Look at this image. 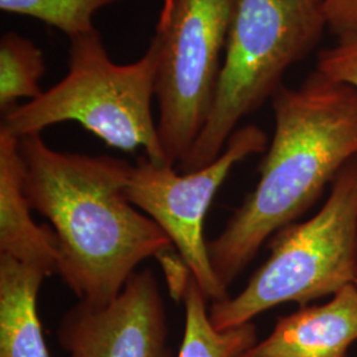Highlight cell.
Segmentation results:
<instances>
[{
  "label": "cell",
  "instance_id": "6da1fadb",
  "mask_svg": "<svg viewBox=\"0 0 357 357\" xmlns=\"http://www.w3.org/2000/svg\"><path fill=\"white\" fill-rule=\"evenodd\" d=\"M19 138L28 203L51 222L57 273L78 301L109 305L139 264L174 249L165 230L125 195L131 163L56 151L40 132Z\"/></svg>",
  "mask_w": 357,
  "mask_h": 357
},
{
  "label": "cell",
  "instance_id": "7a4b0ae2",
  "mask_svg": "<svg viewBox=\"0 0 357 357\" xmlns=\"http://www.w3.org/2000/svg\"><path fill=\"white\" fill-rule=\"evenodd\" d=\"M275 130L255 190L208 252L228 289L278 230L296 222L357 156V91L312 72L273 96Z\"/></svg>",
  "mask_w": 357,
  "mask_h": 357
},
{
  "label": "cell",
  "instance_id": "3957f363",
  "mask_svg": "<svg viewBox=\"0 0 357 357\" xmlns=\"http://www.w3.org/2000/svg\"><path fill=\"white\" fill-rule=\"evenodd\" d=\"M69 40L66 76L36 100L3 114L1 126L23 137L73 121L110 147L126 153L143 149L151 162L167 165L153 115L156 36L138 61L126 65L109 57L97 28Z\"/></svg>",
  "mask_w": 357,
  "mask_h": 357
},
{
  "label": "cell",
  "instance_id": "277c9868",
  "mask_svg": "<svg viewBox=\"0 0 357 357\" xmlns=\"http://www.w3.org/2000/svg\"><path fill=\"white\" fill-rule=\"evenodd\" d=\"M328 29L323 0H234L215 101L180 171L208 166L224 151L243 116L282 88Z\"/></svg>",
  "mask_w": 357,
  "mask_h": 357
},
{
  "label": "cell",
  "instance_id": "5b68a950",
  "mask_svg": "<svg viewBox=\"0 0 357 357\" xmlns=\"http://www.w3.org/2000/svg\"><path fill=\"white\" fill-rule=\"evenodd\" d=\"M270 255L241 293L209 307L218 331L253 321L282 303H307L335 295L357 281V156L330 185L319 212L278 230Z\"/></svg>",
  "mask_w": 357,
  "mask_h": 357
},
{
  "label": "cell",
  "instance_id": "8992f818",
  "mask_svg": "<svg viewBox=\"0 0 357 357\" xmlns=\"http://www.w3.org/2000/svg\"><path fill=\"white\" fill-rule=\"evenodd\" d=\"M234 0H174L159 17L155 98L167 165H180L199 138L215 101Z\"/></svg>",
  "mask_w": 357,
  "mask_h": 357
},
{
  "label": "cell",
  "instance_id": "52a82bcc",
  "mask_svg": "<svg viewBox=\"0 0 357 357\" xmlns=\"http://www.w3.org/2000/svg\"><path fill=\"white\" fill-rule=\"evenodd\" d=\"M266 147V132L248 125L237 128L220 156L200 169L178 174L175 166L156 165L147 156L131 167L125 190L128 202L165 230L212 303L229 298V294L209 258L204 237L206 212L233 167Z\"/></svg>",
  "mask_w": 357,
  "mask_h": 357
},
{
  "label": "cell",
  "instance_id": "ba28073f",
  "mask_svg": "<svg viewBox=\"0 0 357 357\" xmlns=\"http://www.w3.org/2000/svg\"><path fill=\"white\" fill-rule=\"evenodd\" d=\"M57 340L68 357H178L169 345L166 303L150 268L135 271L106 306L65 312Z\"/></svg>",
  "mask_w": 357,
  "mask_h": 357
},
{
  "label": "cell",
  "instance_id": "9c48e42d",
  "mask_svg": "<svg viewBox=\"0 0 357 357\" xmlns=\"http://www.w3.org/2000/svg\"><path fill=\"white\" fill-rule=\"evenodd\" d=\"M357 340V286L348 284L320 306L281 317L274 330L240 357H347Z\"/></svg>",
  "mask_w": 357,
  "mask_h": 357
},
{
  "label": "cell",
  "instance_id": "30bf717a",
  "mask_svg": "<svg viewBox=\"0 0 357 357\" xmlns=\"http://www.w3.org/2000/svg\"><path fill=\"white\" fill-rule=\"evenodd\" d=\"M24 193L20 138L0 126V255L57 273L59 243L54 230L38 225Z\"/></svg>",
  "mask_w": 357,
  "mask_h": 357
},
{
  "label": "cell",
  "instance_id": "8fae6325",
  "mask_svg": "<svg viewBox=\"0 0 357 357\" xmlns=\"http://www.w3.org/2000/svg\"><path fill=\"white\" fill-rule=\"evenodd\" d=\"M45 277L44 268L0 255V357H51L38 311Z\"/></svg>",
  "mask_w": 357,
  "mask_h": 357
},
{
  "label": "cell",
  "instance_id": "7c38bea8",
  "mask_svg": "<svg viewBox=\"0 0 357 357\" xmlns=\"http://www.w3.org/2000/svg\"><path fill=\"white\" fill-rule=\"evenodd\" d=\"M183 302L185 324L178 357H240L258 342L253 321L225 331L216 330L209 319L208 299L193 277Z\"/></svg>",
  "mask_w": 357,
  "mask_h": 357
},
{
  "label": "cell",
  "instance_id": "4fadbf2b",
  "mask_svg": "<svg viewBox=\"0 0 357 357\" xmlns=\"http://www.w3.org/2000/svg\"><path fill=\"white\" fill-rule=\"evenodd\" d=\"M45 61L40 48L16 32L0 38V110L10 112L17 101L36 100L43 94L40 81L45 75Z\"/></svg>",
  "mask_w": 357,
  "mask_h": 357
},
{
  "label": "cell",
  "instance_id": "5bb4252c",
  "mask_svg": "<svg viewBox=\"0 0 357 357\" xmlns=\"http://www.w3.org/2000/svg\"><path fill=\"white\" fill-rule=\"evenodd\" d=\"M119 0H0L3 13L33 17L69 38L89 33L94 15Z\"/></svg>",
  "mask_w": 357,
  "mask_h": 357
},
{
  "label": "cell",
  "instance_id": "9a60e30c",
  "mask_svg": "<svg viewBox=\"0 0 357 357\" xmlns=\"http://www.w3.org/2000/svg\"><path fill=\"white\" fill-rule=\"evenodd\" d=\"M317 72L357 91V38L337 41L318 56Z\"/></svg>",
  "mask_w": 357,
  "mask_h": 357
},
{
  "label": "cell",
  "instance_id": "2e32d148",
  "mask_svg": "<svg viewBox=\"0 0 357 357\" xmlns=\"http://www.w3.org/2000/svg\"><path fill=\"white\" fill-rule=\"evenodd\" d=\"M328 31L337 41L357 38V0H323Z\"/></svg>",
  "mask_w": 357,
  "mask_h": 357
},
{
  "label": "cell",
  "instance_id": "e0dca14e",
  "mask_svg": "<svg viewBox=\"0 0 357 357\" xmlns=\"http://www.w3.org/2000/svg\"><path fill=\"white\" fill-rule=\"evenodd\" d=\"M172 4H174V0H165L163 1V8H162V13H160V17L167 15V13L169 11V8L172 7Z\"/></svg>",
  "mask_w": 357,
  "mask_h": 357
},
{
  "label": "cell",
  "instance_id": "ac0fdd59",
  "mask_svg": "<svg viewBox=\"0 0 357 357\" xmlns=\"http://www.w3.org/2000/svg\"><path fill=\"white\" fill-rule=\"evenodd\" d=\"M355 284H356V286H357V281H356V282H355Z\"/></svg>",
  "mask_w": 357,
  "mask_h": 357
}]
</instances>
